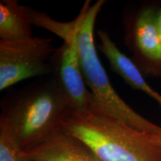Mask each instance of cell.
Returning a JSON list of instances; mask_svg holds the SVG:
<instances>
[{
    "label": "cell",
    "mask_w": 161,
    "mask_h": 161,
    "mask_svg": "<svg viewBox=\"0 0 161 161\" xmlns=\"http://www.w3.org/2000/svg\"><path fill=\"white\" fill-rule=\"evenodd\" d=\"M60 128L81 140L102 161H161V147L148 134L103 111L72 110Z\"/></svg>",
    "instance_id": "6da1fadb"
},
{
    "label": "cell",
    "mask_w": 161,
    "mask_h": 161,
    "mask_svg": "<svg viewBox=\"0 0 161 161\" xmlns=\"http://www.w3.org/2000/svg\"><path fill=\"white\" fill-rule=\"evenodd\" d=\"M72 111L52 78L27 86L4 101L0 122L11 130L22 149L37 146L53 132Z\"/></svg>",
    "instance_id": "7a4b0ae2"
},
{
    "label": "cell",
    "mask_w": 161,
    "mask_h": 161,
    "mask_svg": "<svg viewBox=\"0 0 161 161\" xmlns=\"http://www.w3.org/2000/svg\"><path fill=\"white\" fill-rule=\"evenodd\" d=\"M90 3L86 1L77 18L71 21V32L77 45L84 80L96 104L103 111L134 129L148 134H160V126L136 113L113 87L98 58L94 40L96 20L106 1L98 0L92 5Z\"/></svg>",
    "instance_id": "3957f363"
},
{
    "label": "cell",
    "mask_w": 161,
    "mask_h": 161,
    "mask_svg": "<svg viewBox=\"0 0 161 161\" xmlns=\"http://www.w3.org/2000/svg\"><path fill=\"white\" fill-rule=\"evenodd\" d=\"M55 50L51 37L0 40V90L29 78L52 75L50 60Z\"/></svg>",
    "instance_id": "277c9868"
},
{
    "label": "cell",
    "mask_w": 161,
    "mask_h": 161,
    "mask_svg": "<svg viewBox=\"0 0 161 161\" xmlns=\"http://www.w3.org/2000/svg\"><path fill=\"white\" fill-rule=\"evenodd\" d=\"M59 37L64 43L56 49L50 60L52 78L72 110L95 109L98 106L82 73L77 45L71 32V22L65 23Z\"/></svg>",
    "instance_id": "5b68a950"
},
{
    "label": "cell",
    "mask_w": 161,
    "mask_h": 161,
    "mask_svg": "<svg viewBox=\"0 0 161 161\" xmlns=\"http://www.w3.org/2000/svg\"><path fill=\"white\" fill-rule=\"evenodd\" d=\"M156 11L145 5L124 19L125 42L131 60L145 77L161 78V40L156 29Z\"/></svg>",
    "instance_id": "8992f818"
},
{
    "label": "cell",
    "mask_w": 161,
    "mask_h": 161,
    "mask_svg": "<svg viewBox=\"0 0 161 161\" xmlns=\"http://www.w3.org/2000/svg\"><path fill=\"white\" fill-rule=\"evenodd\" d=\"M23 154L32 161H102L84 142L61 128Z\"/></svg>",
    "instance_id": "52a82bcc"
},
{
    "label": "cell",
    "mask_w": 161,
    "mask_h": 161,
    "mask_svg": "<svg viewBox=\"0 0 161 161\" xmlns=\"http://www.w3.org/2000/svg\"><path fill=\"white\" fill-rule=\"evenodd\" d=\"M98 35L100 40L98 49L108 59L112 69L133 89L143 92L155 101L161 109V94L148 84L131 58L119 49L108 32L100 29L98 31Z\"/></svg>",
    "instance_id": "ba28073f"
},
{
    "label": "cell",
    "mask_w": 161,
    "mask_h": 161,
    "mask_svg": "<svg viewBox=\"0 0 161 161\" xmlns=\"http://www.w3.org/2000/svg\"><path fill=\"white\" fill-rule=\"evenodd\" d=\"M31 25L29 8L17 0L0 2V40L16 41L34 37Z\"/></svg>",
    "instance_id": "9c48e42d"
},
{
    "label": "cell",
    "mask_w": 161,
    "mask_h": 161,
    "mask_svg": "<svg viewBox=\"0 0 161 161\" xmlns=\"http://www.w3.org/2000/svg\"><path fill=\"white\" fill-rule=\"evenodd\" d=\"M23 151L9 128L0 122V161H32Z\"/></svg>",
    "instance_id": "30bf717a"
},
{
    "label": "cell",
    "mask_w": 161,
    "mask_h": 161,
    "mask_svg": "<svg viewBox=\"0 0 161 161\" xmlns=\"http://www.w3.org/2000/svg\"><path fill=\"white\" fill-rule=\"evenodd\" d=\"M155 25L159 37L161 40V8L157 9L155 15Z\"/></svg>",
    "instance_id": "8fae6325"
},
{
    "label": "cell",
    "mask_w": 161,
    "mask_h": 161,
    "mask_svg": "<svg viewBox=\"0 0 161 161\" xmlns=\"http://www.w3.org/2000/svg\"><path fill=\"white\" fill-rule=\"evenodd\" d=\"M148 135L151 140L161 147V133L158 134H148Z\"/></svg>",
    "instance_id": "7c38bea8"
}]
</instances>
